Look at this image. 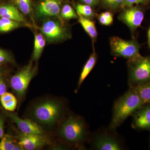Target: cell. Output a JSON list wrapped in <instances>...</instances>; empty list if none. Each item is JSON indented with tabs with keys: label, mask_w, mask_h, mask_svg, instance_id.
I'll use <instances>...</instances> for the list:
<instances>
[{
	"label": "cell",
	"mask_w": 150,
	"mask_h": 150,
	"mask_svg": "<svg viewBox=\"0 0 150 150\" xmlns=\"http://www.w3.org/2000/svg\"><path fill=\"white\" fill-rule=\"evenodd\" d=\"M4 117L2 115H0V139H1L4 135Z\"/></svg>",
	"instance_id": "31"
},
{
	"label": "cell",
	"mask_w": 150,
	"mask_h": 150,
	"mask_svg": "<svg viewBox=\"0 0 150 150\" xmlns=\"http://www.w3.org/2000/svg\"><path fill=\"white\" fill-rule=\"evenodd\" d=\"M93 50V52L90 56L87 62H86L85 65L84 66L82 71L81 73L80 76L79 82H78V88L81 85L84 81L88 76L92 70L93 69L96 64L97 59V54L94 49Z\"/></svg>",
	"instance_id": "15"
},
{
	"label": "cell",
	"mask_w": 150,
	"mask_h": 150,
	"mask_svg": "<svg viewBox=\"0 0 150 150\" xmlns=\"http://www.w3.org/2000/svg\"><path fill=\"white\" fill-rule=\"evenodd\" d=\"M76 9L78 14L88 18H91L95 16L94 12L91 6L86 4H78L76 6Z\"/></svg>",
	"instance_id": "21"
},
{
	"label": "cell",
	"mask_w": 150,
	"mask_h": 150,
	"mask_svg": "<svg viewBox=\"0 0 150 150\" xmlns=\"http://www.w3.org/2000/svg\"><path fill=\"white\" fill-rule=\"evenodd\" d=\"M93 145L97 150H120L122 147L117 139L107 134H100L93 140Z\"/></svg>",
	"instance_id": "12"
},
{
	"label": "cell",
	"mask_w": 150,
	"mask_h": 150,
	"mask_svg": "<svg viewBox=\"0 0 150 150\" xmlns=\"http://www.w3.org/2000/svg\"><path fill=\"white\" fill-rule=\"evenodd\" d=\"M61 16L66 19L76 18L78 17L74 9L69 4L65 5L61 10Z\"/></svg>",
	"instance_id": "24"
},
{
	"label": "cell",
	"mask_w": 150,
	"mask_h": 150,
	"mask_svg": "<svg viewBox=\"0 0 150 150\" xmlns=\"http://www.w3.org/2000/svg\"><path fill=\"white\" fill-rule=\"evenodd\" d=\"M12 61V57L8 52L0 49V64Z\"/></svg>",
	"instance_id": "27"
},
{
	"label": "cell",
	"mask_w": 150,
	"mask_h": 150,
	"mask_svg": "<svg viewBox=\"0 0 150 150\" xmlns=\"http://www.w3.org/2000/svg\"><path fill=\"white\" fill-rule=\"evenodd\" d=\"M85 4L90 6L91 7H94L99 3V0H81Z\"/></svg>",
	"instance_id": "30"
},
{
	"label": "cell",
	"mask_w": 150,
	"mask_h": 150,
	"mask_svg": "<svg viewBox=\"0 0 150 150\" xmlns=\"http://www.w3.org/2000/svg\"><path fill=\"white\" fill-rule=\"evenodd\" d=\"M18 135V144L25 150L37 149L46 145L47 142L43 135L26 134L21 132Z\"/></svg>",
	"instance_id": "8"
},
{
	"label": "cell",
	"mask_w": 150,
	"mask_h": 150,
	"mask_svg": "<svg viewBox=\"0 0 150 150\" xmlns=\"http://www.w3.org/2000/svg\"><path fill=\"white\" fill-rule=\"evenodd\" d=\"M7 86L4 78L0 75V96L6 92Z\"/></svg>",
	"instance_id": "29"
},
{
	"label": "cell",
	"mask_w": 150,
	"mask_h": 150,
	"mask_svg": "<svg viewBox=\"0 0 150 150\" xmlns=\"http://www.w3.org/2000/svg\"><path fill=\"white\" fill-rule=\"evenodd\" d=\"M112 55L122 57L129 60H134L141 57L140 46L137 40H125L117 36H113L110 39Z\"/></svg>",
	"instance_id": "5"
},
{
	"label": "cell",
	"mask_w": 150,
	"mask_h": 150,
	"mask_svg": "<svg viewBox=\"0 0 150 150\" xmlns=\"http://www.w3.org/2000/svg\"><path fill=\"white\" fill-rule=\"evenodd\" d=\"M0 18L21 22L25 21L24 17L16 7L10 4H0Z\"/></svg>",
	"instance_id": "14"
},
{
	"label": "cell",
	"mask_w": 150,
	"mask_h": 150,
	"mask_svg": "<svg viewBox=\"0 0 150 150\" xmlns=\"http://www.w3.org/2000/svg\"><path fill=\"white\" fill-rule=\"evenodd\" d=\"M35 72L36 68L33 67L32 63L30 62L11 78V86L20 97L24 95Z\"/></svg>",
	"instance_id": "6"
},
{
	"label": "cell",
	"mask_w": 150,
	"mask_h": 150,
	"mask_svg": "<svg viewBox=\"0 0 150 150\" xmlns=\"http://www.w3.org/2000/svg\"><path fill=\"white\" fill-rule=\"evenodd\" d=\"M45 44L46 41L42 34L40 33L35 34L34 50L33 55V60L37 61L40 58Z\"/></svg>",
	"instance_id": "19"
},
{
	"label": "cell",
	"mask_w": 150,
	"mask_h": 150,
	"mask_svg": "<svg viewBox=\"0 0 150 150\" xmlns=\"http://www.w3.org/2000/svg\"><path fill=\"white\" fill-rule=\"evenodd\" d=\"M2 71V68H1V67H0V74L1 73Z\"/></svg>",
	"instance_id": "33"
},
{
	"label": "cell",
	"mask_w": 150,
	"mask_h": 150,
	"mask_svg": "<svg viewBox=\"0 0 150 150\" xmlns=\"http://www.w3.org/2000/svg\"><path fill=\"white\" fill-rule=\"evenodd\" d=\"M0 100L2 105L6 110L11 112L15 110L17 101L12 94L6 92L1 96Z\"/></svg>",
	"instance_id": "17"
},
{
	"label": "cell",
	"mask_w": 150,
	"mask_h": 150,
	"mask_svg": "<svg viewBox=\"0 0 150 150\" xmlns=\"http://www.w3.org/2000/svg\"><path fill=\"white\" fill-rule=\"evenodd\" d=\"M15 144L10 135H4L0 141V150H14Z\"/></svg>",
	"instance_id": "22"
},
{
	"label": "cell",
	"mask_w": 150,
	"mask_h": 150,
	"mask_svg": "<svg viewBox=\"0 0 150 150\" xmlns=\"http://www.w3.org/2000/svg\"><path fill=\"white\" fill-rule=\"evenodd\" d=\"M132 88H134L144 104H150V81Z\"/></svg>",
	"instance_id": "18"
},
{
	"label": "cell",
	"mask_w": 150,
	"mask_h": 150,
	"mask_svg": "<svg viewBox=\"0 0 150 150\" xmlns=\"http://www.w3.org/2000/svg\"><path fill=\"white\" fill-rule=\"evenodd\" d=\"M144 104L138 93L131 88L114 104L110 129L112 130L117 129L126 118L133 115Z\"/></svg>",
	"instance_id": "1"
},
{
	"label": "cell",
	"mask_w": 150,
	"mask_h": 150,
	"mask_svg": "<svg viewBox=\"0 0 150 150\" xmlns=\"http://www.w3.org/2000/svg\"><path fill=\"white\" fill-rule=\"evenodd\" d=\"M23 23L8 19L0 18V32H7L21 27Z\"/></svg>",
	"instance_id": "20"
},
{
	"label": "cell",
	"mask_w": 150,
	"mask_h": 150,
	"mask_svg": "<svg viewBox=\"0 0 150 150\" xmlns=\"http://www.w3.org/2000/svg\"><path fill=\"white\" fill-rule=\"evenodd\" d=\"M40 29L43 35L50 40L63 39L66 35L64 28L59 23L52 20L44 22Z\"/></svg>",
	"instance_id": "10"
},
{
	"label": "cell",
	"mask_w": 150,
	"mask_h": 150,
	"mask_svg": "<svg viewBox=\"0 0 150 150\" xmlns=\"http://www.w3.org/2000/svg\"><path fill=\"white\" fill-rule=\"evenodd\" d=\"M133 125L134 128L141 129H150V105L146 106L134 113Z\"/></svg>",
	"instance_id": "13"
},
{
	"label": "cell",
	"mask_w": 150,
	"mask_h": 150,
	"mask_svg": "<svg viewBox=\"0 0 150 150\" xmlns=\"http://www.w3.org/2000/svg\"><path fill=\"white\" fill-rule=\"evenodd\" d=\"M98 20L100 23L102 25H110L113 22V14L110 12H104L98 15Z\"/></svg>",
	"instance_id": "25"
},
{
	"label": "cell",
	"mask_w": 150,
	"mask_h": 150,
	"mask_svg": "<svg viewBox=\"0 0 150 150\" xmlns=\"http://www.w3.org/2000/svg\"><path fill=\"white\" fill-rule=\"evenodd\" d=\"M78 15L79 22L86 32L91 37L93 41L96 40L98 33L94 23L88 18L82 16L80 14H78Z\"/></svg>",
	"instance_id": "16"
},
{
	"label": "cell",
	"mask_w": 150,
	"mask_h": 150,
	"mask_svg": "<svg viewBox=\"0 0 150 150\" xmlns=\"http://www.w3.org/2000/svg\"><path fill=\"white\" fill-rule=\"evenodd\" d=\"M144 12L137 6L128 7L118 16V19L123 22L134 33L141 26L144 19Z\"/></svg>",
	"instance_id": "7"
},
{
	"label": "cell",
	"mask_w": 150,
	"mask_h": 150,
	"mask_svg": "<svg viewBox=\"0 0 150 150\" xmlns=\"http://www.w3.org/2000/svg\"><path fill=\"white\" fill-rule=\"evenodd\" d=\"M150 3V0H124V8L134 6V4H147Z\"/></svg>",
	"instance_id": "28"
},
{
	"label": "cell",
	"mask_w": 150,
	"mask_h": 150,
	"mask_svg": "<svg viewBox=\"0 0 150 150\" xmlns=\"http://www.w3.org/2000/svg\"><path fill=\"white\" fill-rule=\"evenodd\" d=\"M62 105L53 100H46L38 103L33 108L31 115L37 123L51 126L56 123L61 116Z\"/></svg>",
	"instance_id": "2"
},
{
	"label": "cell",
	"mask_w": 150,
	"mask_h": 150,
	"mask_svg": "<svg viewBox=\"0 0 150 150\" xmlns=\"http://www.w3.org/2000/svg\"><path fill=\"white\" fill-rule=\"evenodd\" d=\"M61 0H43L37 6L35 9L38 18L56 16L61 11Z\"/></svg>",
	"instance_id": "9"
},
{
	"label": "cell",
	"mask_w": 150,
	"mask_h": 150,
	"mask_svg": "<svg viewBox=\"0 0 150 150\" xmlns=\"http://www.w3.org/2000/svg\"><path fill=\"white\" fill-rule=\"evenodd\" d=\"M129 83L134 88L150 81V57H141L128 61Z\"/></svg>",
	"instance_id": "4"
},
{
	"label": "cell",
	"mask_w": 150,
	"mask_h": 150,
	"mask_svg": "<svg viewBox=\"0 0 150 150\" xmlns=\"http://www.w3.org/2000/svg\"><path fill=\"white\" fill-rule=\"evenodd\" d=\"M102 1L106 7L112 10L124 8V0H102Z\"/></svg>",
	"instance_id": "26"
},
{
	"label": "cell",
	"mask_w": 150,
	"mask_h": 150,
	"mask_svg": "<svg viewBox=\"0 0 150 150\" xmlns=\"http://www.w3.org/2000/svg\"><path fill=\"white\" fill-rule=\"evenodd\" d=\"M62 139L71 144H76L83 141L87 134L83 121L76 116H70L64 121L59 129Z\"/></svg>",
	"instance_id": "3"
},
{
	"label": "cell",
	"mask_w": 150,
	"mask_h": 150,
	"mask_svg": "<svg viewBox=\"0 0 150 150\" xmlns=\"http://www.w3.org/2000/svg\"><path fill=\"white\" fill-rule=\"evenodd\" d=\"M147 37L148 46H149V48H150V27L149 29L148 30Z\"/></svg>",
	"instance_id": "32"
},
{
	"label": "cell",
	"mask_w": 150,
	"mask_h": 150,
	"mask_svg": "<svg viewBox=\"0 0 150 150\" xmlns=\"http://www.w3.org/2000/svg\"><path fill=\"white\" fill-rule=\"evenodd\" d=\"M15 4L22 13L26 15L31 12V0H15Z\"/></svg>",
	"instance_id": "23"
},
{
	"label": "cell",
	"mask_w": 150,
	"mask_h": 150,
	"mask_svg": "<svg viewBox=\"0 0 150 150\" xmlns=\"http://www.w3.org/2000/svg\"><path fill=\"white\" fill-rule=\"evenodd\" d=\"M8 115L21 132L26 134L43 135L44 131L42 127L35 122L29 119H22L16 113L10 112Z\"/></svg>",
	"instance_id": "11"
}]
</instances>
